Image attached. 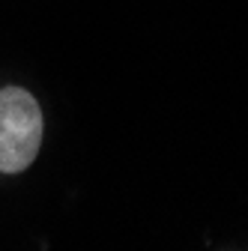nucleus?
<instances>
[{
	"label": "nucleus",
	"instance_id": "nucleus-1",
	"mask_svg": "<svg viewBox=\"0 0 248 251\" xmlns=\"http://www.w3.org/2000/svg\"><path fill=\"white\" fill-rule=\"evenodd\" d=\"M42 144L39 102L21 87L0 90V171L21 174L33 165Z\"/></svg>",
	"mask_w": 248,
	"mask_h": 251
}]
</instances>
